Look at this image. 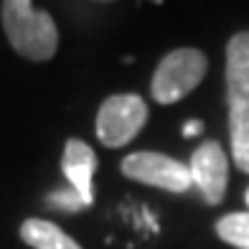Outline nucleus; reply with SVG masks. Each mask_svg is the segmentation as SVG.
<instances>
[{
  "label": "nucleus",
  "instance_id": "nucleus-1",
  "mask_svg": "<svg viewBox=\"0 0 249 249\" xmlns=\"http://www.w3.org/2000/svg\"><path fill=\"white\" fill-rule=\"evenodd\" d=\"M3 28L10 46L31 61H49L59 46L53 18L28 0H5Z\"/></svg>",
  "mask_w": 249,
  "mask_h": 249
},
{
  "label": "nucleus",
  "instance_id": "nucleus-2",
  "mask_svg": "<svg viewBox=\"0 0 249 249\" xmlns=\"http://www.w3.org/2000/svg\"><path fill=\"white\" fill-rule=\"evenodd\" d=\"M209 61L198 49H176L158 64L150 92L158 105H173L203 82Z\"/></svg>",
  "mask_w": 249,
  "mask_h": 249
},
{
  "label": "nucleus",
  "instance_id": "nucleus-3",
  "mask_svg": "<svg viewBox=\"0 0 249 249\" xmlns=\"http://www.w3.org/2000/svg\"><path fill=\"white\" fill-rule=\"evenodd\" d=\"M148 122V105L138 94H115L97 112V138L107 148H122Z\"/></svg>",
  "mask_w": 249,
  "mask_h": 249
},
{
  "label": "nucleus",
  "instance_id": "nucleus-4",
  "mask_svg": "<svg viewBox=\"0 0 249 249\" xmlns=\"http://www.w3.org/2000/svg\"><path fill=\"white\" fill-rule=\"evenodd\" d=\"M120 168L130 180L171 191V194H186L194 186L191 168L183 165L180 160H173V158L163 155V153H153V150L132 153L124 158Z\"/></svg>",
  "mask_w": 249,
  "mask_h": 249
},
{
  "label": "nucleus",
  "instance_id": "nucleus-5",
  "mask_svg": "<svg viewBox=\"0 0 249 249\" xmlns=\"http://www.w3.org/2000/svg\"><path fill=\"white\" fill-rule=\"evenodd\" d=\"M188 168L206 203L211 206L221 203L226 183H229V163H226V153L221 150V145L216 140H206L203 145H198Z\"/></svg>",
  "mask_w": 249,
  "mask_h": 249
},
{
  "label": "nucleus",
  "instance_id": "nucleus-6",
  "mask_svg": "<svg viewBox=\"0 0 249 249\" xmlns=\"http://www.w3.org/2000/svg\"><path fill=\"white\" fill-rule=\"evenodd\" d=\"M61 168H64V176L71 183V188L82 196L84 206H89V203L94 201L92 178H94V171H97V153L89 148L87 142L71 138L64 148Z\"/></svg>",
  "mask_w": 249,
  "mask_h": 249
},
{
  "label": "nucleus",
  "instance_id": "nucleus-7",
  "mask_svg": "<svg viewBox=\"0 0 249 249\" xmlns=\"http://www.w3.org/2000/svg\"><path fill=\"white\" fill-rule=\"evenodd\" d=\"M226 99L249 102V31L231 36L226 46Z\"/></svg>",
  "mask_w": 249,
  "mask_h": 249
},
{
  "label": "nucleus",
  "instance_id": "nucleus-8",
  "mask_svg": "<svg viewBox=\"0 0 249 249\" xmlns=\"http://www.w3.org/2000/svg\"><path fill=\"white\" fill-rule=\"evenodd\" d=\"M23 242L33 249H82L69 234H64L56 224L46 219H28L20 226Z\"/></svg>",
  "mask_w": 249,
  "mask_h": 249
},
{
  "label": "nucleus",
  "instance_id": "nucleus-9",
  "mask_svg": "<svg viewBox=\"0 0 249 249\" xmlns=\"http://www.w3.org/2000/svg\"><path fill=\"white\" fill-rule=\"evenodd\" d=\"M229 135L234 165L242 173H249V102L229 105Z\"/></svg>",
  "mask_w": 249,
  "mask_h": 249
},
{
  "label": "nucleus",
  "instance_id": "nucleus-10",
  "mask_svg": "<svg viewBox=\"0 0 249 249\" xmlns=\"http://www.w3.org/2000/svg\"><path fill=\"white\" fill-rule=\"evenodd\" d=\"M216 234L221 242L236 249H249V211H234L221 216L216 221Z\"/></svg>",
  "mask_w": 249,
  "mask_h": 249
},
{
  "label": "nucleus",
  "instance_id": "nucleus-11",
  "mask_svg": "<svg viewBox=\"0 0 249 249\" xmlns=\"http://www.w3.org/2000/svg\"><path fill=\"white\" fill-rule=\"evenodd\" d=\"M49 203H51V206L64 209V211H79V209H84V201H82V196H79L74 188L71 191H56V194L49 198Z\"/></svg>",
  "mask_w": 249,
  "mask_h": 249
},
{
  "label": "nucleus",
  "instance_id": "nucleus-12",
  "mask_svg": "<svg viewBox=\"0 0 249 249\" xmlns=\"http://www.w3.org/2000/svg\"><path fill=\"white\" fill-rule=\"evenodd\" d=\"M201 130H203V122L201 120H191V122L183 124V135H186V138H194V135H198Z\"/></svg>",
  "mask_w": 249,
  "mask_h": 249
},
{
  "label": "nucleus",
  "instance_id": "nucleus-13",
  "mask_svg": "<svg viewBox=\"0 0 249 249\" xmlns=\"http://www.w3.org/2000/svg\"><path fill=\"white\" fill-rule=\"evenodd\" d=\"M244 198H247V206H249V188H247V196Z\"/></svg>",
  "mask_w": 249,
  "mask_h": 249
}]
</instances>
